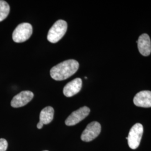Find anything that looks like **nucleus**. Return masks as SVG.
<instances>
[{"mask_svg": "<svg viewBox=\"0 0 151 151\" xmlns=\"http://www.w3.org/2000/svg\"></svg>", "mask_w": 151, "mask_h": 151, "instance_id": "15", "label": "nucleus"}, {"mask_svg": "<svg viewBox=\"0 0 151 151\" xmlns=\"http://www.w3.org/2000/svg\"><path fill=\"white\" fill-rule=\"evenodd\" d=\"M43 125L44 124H43L42 123L39 122V123H38V124H37V128H38V129H42V128H43Z\"/></svg>", "mask_w": 151, "mask_h": 151, "instance_id": "14", "label": "nucleus"}, {"mask_svg": "<svg viewBox=\"0 0 151 151\" xmlns=\"http://www.w3.org/2000/svg\"><path fill=\"white\" fill-rule=\"evenodd\" d=\"M82 81L80 78H76L68 82L63 88V94L66 97H72L80 91Z\"/></svg>", "mask_w": 151, "mask_h": 151, "instance_id": "9", "label": "nucleus"}, {"mask_svg": "<svg viewBox=\"0 0 151 151\" xmlns=\"http://www.w3.org/2000/svg\"><path fill=\"white\" fill-rule=\"evenodd\" d=\"M32 27L29 23L19 24L12 33V39L16 43H22L28 40L32 35Z\"/></svg>", "mask_w": 151, "mask_h": 151, "instance_id": "3", "label": "nucleus"}, {"mask_svg": "<svg viewBox=\"0 0 151 151\" xmlns=\"http://www.w3.org/2000/svg\"><path fill=\"white\" fill-rule=\"evenodd\" d=\"M90 109L87 106H83L73 111L67 118L65 124L68 126H72L78 124L88 115Z\"/></svg>", "mask_w": 151, "mask_h": 151, "instance_id": "6", "label": "nucleus"}, {"mask_svg": "<svg viewBox=\"0 0 151 151\" xmlns=\"http://www.w3.org/2000/svg\"><path fill=\"white\" fill-rule=\"evenodd\" d=\"M67 29V23L63 20L55 22L49 29L47 39L49 42L56 43L63 37Z\"/></svg>", "mask_w": 151, "mask_h": 151, "instance_id": "2", "label": "nucleus"}, {"mask_svg": "<svg viewBox=\"0 0 151 151\" xmlns=\"http://www.w3.org/2000/svg\"><path fill=\"white\" fill-rule=\"evenodd\" d=\"M10 6L5 1L0 0V22L4 20L10 12Z\"/></svg>", "mask_w": 151, "mask_h": 151, "instance_id": "12", "label": "nucleus"}, {"mask_svg": "<svg viewBox=\"0 0 151 151\" xmlns=\"http://www.w3.org/2000/svg\"><path fill=\"white\" fill-rule=\"evenodd\" d=\"M8 143L7 140L1 138L0 139V151H6L7 150Z\"/></svg>", "mask_w": 151, "mask_h": 151, "instance_id": "13", "label": "nucleus"}, {"mask_svg": "<svg viewBox=\"0 0 151 151\" xmlns=\"http://www.w3.org/2000/svg\"><path fill=\"white\" fill-rule=\"evenodd\" d=\"M79 63L75 60L63 61L54 66L50 71L51 77L56 81H62L74 75L78 70Z\"/></svg>", "mask_w": 151, "mask_h": 151, "instance_id": "1", "label": "nucleus"}, {"mask_svg": "<svg viewBox=\"0 0 151 151\" xmlns=\"http://www.w3.org/2000/svg\"><path fill=\"white\" fill-rule=\"evenodd\" d=\"M34 97V93L30 91H23L13 97L11 105L13 108H20L26 105Z\"/></svg>", "mask_w": 151, "mask_h": 151, "instance_id": "7", "label": "nucleus"}, {"mask_svg": "<svg viewBox=\"0 0 151 151\" xmlns=\"http://www.w3.org/2000/svg\"><path fill=\"white\" fill-rule=\"evenodd\" d=\"M138 48L140 54L143 56H148L151 53V42L149 35L143 34L138 38Z\"/></svg>", "mask_w": 151, "mask_h": 151, "instance_id": "10", "label": "nucleus"}, {"mask_svg": "<svg viewBox=\"0 0 151 151\" xmlns=\"http://www.w3.org/2000/svg\"><path fill=\"white\" fill-rule=\"evenodd\" d=\"M133 102L137 106L142 108H151V91H142L136 94Z\"/></svg>", "mask_w": 151, "mask_h": 151, "instance_id": "8", "label": "nucleus"}, {"mask_svg": "<svg viewBox=\"0 0 151 151\" xmlns=\"http://www.w3.org/2000/svg\"><path fill=\"white\" fill-rule=\"evenodd\" d=\"M54 109L51 106L44 108L39 116V122L43 124H48L53 120L54 117Z\"/></svg>", "mask_w": 151, "mask_h": 151, "instance_id": "11", "label": "nucleus"}, {"mask_svg": "<svg viewBox=\"0 0 151 151\" xmlns=\"http://www.w3.org/2000/svg\"><path fill=\"white\" fill-rule=\"evenodd\" d=\"M143 133V127L140 123H136L130 129L128 134V143L133 150L137 148L140 145Z\"/></svg>", "mask_w": 151, "mask_h": 151, "instance_id": "4", "label": "nucleus"}, {"mask_svg": "<svg viewBox=\"0 0 151 151\" xmlns=\"http://www.w3.org/2000/svg\"><path fill=\"white\" fill-rule=\"evenodd\" d=\"M101 125L97 122H93L88 124L81 134V140L84 142H90L93 140L101 132Z\"/></svg>", "mask_w": 151, "mask_h": 151, "instance_id": "5", "label": "nucleus"}]
</instances>
